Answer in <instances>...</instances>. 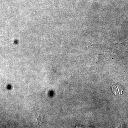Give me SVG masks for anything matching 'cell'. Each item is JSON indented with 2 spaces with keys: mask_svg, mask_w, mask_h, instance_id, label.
Masks as SVG:
<instances>
[{
  "mask_svg": "<svg viewBox=\"0 0 128 128\" xmlns=\"http://www.w3.org/2000/svg\"><path fill=\"white\" fill-rule=\"evenodd\" d=\"M112 90L113 93L116 96H121L123 94V89L118 86H112Z\"/></svg>",
  "mask_w": 128,
  "mask_h": 128,
  "instance_id": "cell-1",
  "label": "cell"
}]
</instances>
